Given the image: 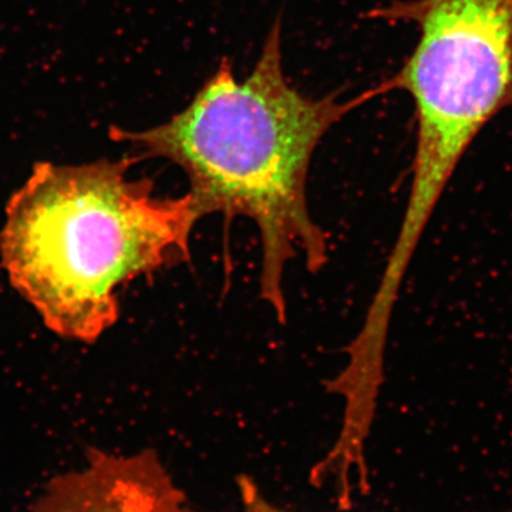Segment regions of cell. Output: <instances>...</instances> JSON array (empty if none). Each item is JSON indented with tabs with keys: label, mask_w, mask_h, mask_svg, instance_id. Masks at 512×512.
Instances as JSON below:
<instances>
[{
	"label": "cell",
	"mask_w": 512,
	"mask_h": 512,
	"mask_svg": "<svg viewBox=\"0 0 512 512\" xmlns=\"http://www.w3.org/2000/svg\"><path fill=\"white\" fill-rule=\"evenodd\" d=\"M239 490H241L242 512H288L266 500L249 478L239 480Z\"/></svg>",
	"instance_id": "5b68a950"
},
{
	"label": "cell",
	"mask_w": 512,
	"mask_h": 512,
	"mask_svg": "<svg viewBox=\"0 0 512 512\" xmlns=\"http://www.w3.org/2000/svg\"><path fill=\"white\" fill-rule=\"evenodd\" d=\"M370 18L419 30L412 55L382 83L416 109L412 188L384 269L403 278L461 158L512 107V0H394Z\"/></svg>",
	"instance_id": "3957f363"
},
{
	"label": "cell",
	"mask_w": 512,
	"mask_h": 512,
	"mask_svg": "<svg viewBox=\"0 0 512 512\" xmlns=\"http://www.w3.org/2000/svg\"><path fill=\"white\" fill-rule=\"evenodd\" d=\"M138 157L37 163L10 197L0 258L10 284L62 338L93 343L119 319L117 291L190 258V194L157 197Z\"/></svg>",
	"instance_id": "7a4b0ae2"
},
{
	"label": "cell",
	"mask_w": 512,
	"mask_h": 512,
	"mask_svg": "<svg viewBox=\"0 0 512 512\" xmlns=\"http://www.w3.org/2000/svg\"><path fill=\"white\" fill-rule=\"evenodd\" d=\"M281 22L266 37L247 79L229 60L167 123L144 131L110 128V137L178 165L190 181L198 220L220 214L254 222L261 242L259 296L276 320H288L285 276L295 259L311 274L329 262L328 234L308 201L309 167L323 136L346 114L384 94L382 84L355 99H312L286 80Z\"/></svg>",
	"instance_id": "6da1fadb"
},
{
	"label": "cell",
	"mask_w": 512,
	"mask_h": 512,
	"mask_svg": "<svg viewBox=\"0 0 512 512\" xmlns=\"http://www.w3.org/2000/svg\"><path fill=\"white\" fill-rule=\"evenodd\" d=\"M28 512H194L153 450L92 448L86 463L46 484Z\"/></svg>",
	"instance_id": "277c9868"
}]
</instances>
